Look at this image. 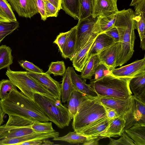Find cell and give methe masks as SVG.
<instances>
[{"label":"cell","instance_id":"f1b7e54d","mask_svg":"<svg viewBox=\"0 0 145 145\" xmlns=\"http://www.w3.org/2000/svg\"><path fill=\"white\" fill-rule=\"evenodd\" d=\"M85 95L76 90L74 91L71 93L67 102L68 109L71 119L76 114L78 107Z\"/></svg>","mask_w":145,"mask_h":145},{"label":"cell","instance_id":"d6986e66","mask_svg":"<svg viewBox=\"0 0 145 145\" xmlns=\"http://www.w3.org/2000/svg\"><path fill=\"white\" fill-rule=\"evenodd\" d=\"M125 120L123 117L119 116L109 119L108 126L100 135L104 138L121 136L124 131Z\"/></svg>","mask_w":145,"mask_h":145},{"label":"cell","instance_id":"816d5d0a","mask_svg":"<svg viewBox=\"0 0 145 145\" xmlns=\"http://www.w3.org/2000/svg\"><path fill=\"white\" fill-rule=\"evenodd\" d=\"M10 22L11 21H10L6 18L0 15V23L9 22Z\"/></svg>","mask_w":145,"mask_h":145},{"label":"cell","instance_id":"74e56055","mask_svg":"<svg viewBox=\"0 0 145 145\" xmlns=\"http://www.w3.org/2000/svg\"><path fill=\"white\" fill-rule=\"evenodd\" d=\"M120 138L115 140L109 137V145H135L134 141L124 131L121 135Z\"/></svg>","mask_w":145,"mask_h":145},{"label":"cell","instance_id":"f6af8a7d","mask_svg":"<svg viewBox=\"0 0 145 145\" xmlns=\"http://www.w3.org/2000/svg\"><path fill=\"white\" fill-rule=\"evenodd\" d=\"M103 106L105 110L106 116L108 119H114L119 116L115 109L104 106Z\"/></svg>","mask_w":145,"mask_h":145},{"label":"cell","instance_id":"bcb514c9","mask_svg":"<svg viewBox=\"0 0 145 145\" xmlns=\"http://www.w3.org/2000/svg\"><path fill=\"white\" fill-rule=\"evenodd\" d=\"M104 138L101 136L91 137L85 142L82 144L83 145H99V141Z\"/></svg>","mask_w":145,"mask_h":145},{"label":"cell","instance_id":"4316f807","mask_svg":"<svg viewBox=\"0 0 145 145\" xmlns=\"http://www.w3.org/2000/svg\"><path fill=\"white\" fill-rule=\"evenodd\" d=\"M101 63L98 54L91 57L81 72L80 75L84 80H91L98 66Z\"/></svg>","mask_w":145,"mask_h":145},{"label":"cell","instance_id":"4fadbf2b","mask_svg":"<svg viewBox=\"0 0 145 145\" xmlns=\"http://www.w3.org/2000/svg\"><path fill=\"white\" fill-rule=\"evenodd\" d=\"M19 16L31 18L38 13L34 0H7Z\"/></svg>","mask_w":145,"mask_h":145},{"label":"cell","instance_id":"7402d4cb","mask_svg":"<svg viewBox=\"0 0 145 145\" xmlns=\"http://www.w3.org/2000/svg\"><path fill=\"white\" fill-rule=\"evenodd\" d=\"M76 89L74 85L71 77V67H68L63 76L61 84V98L62 102H67L72 92Z\"/></svg>","mask_w":145,"mask_h":145},{"label":"cell","instance_id":"3957f363","mask_svg":"<svg viewBox=\"0 0 145 145\" xmlns=\"http://www.w3.org/2000/svg\"><path fill=\"white\" fill-rule=\"evenodd\" d=\"M131 78L115 77L110 72L99 80H90L89 84L99 97L126 100L132 95L129 86Z\"/></svg>","mask_w":145,"mask_h":145},{"label":"cell","instance_id":"836d02e7","mask_svg":"<svg viewBox=\"0 0 145 145\" xmlns=\"http://www.w3.org/2000/svg\"><path fill=\"white\" fill-rule=\"evenodd\" d=\"M0 15L10 21H17L11 7L7 0H0Z\"/></svg>","mask_w":145,"mask_h":145},{"label":"cell","instance_id":"d6a6232c","mask_svg":"<svg viewBox=\"0 0 145 145\" xmlns=\"http://www.w3.org/2000/svg\"><path fill=\"white\" fill-rule=\"evenodd\" d=\"M93 1L79 0L80 17L79 19H83L92 15Z\"/></svg>","mask_w":145,"mask_h":145},{"label":"cell","instance_id":"2e32d148","mask_svg":"<svg viewBox=\"0 0 145 145\" xmlns=\"http://www.w3.org/2000/svg\"><path fill=\"white\" fill-rule=\"evenodd\" d=\"M115 43L114 40L104 33L97 36L89 52L87 62L92 56L97 55Z\"/></svg>","mask_w":145,"mask_h":145},{"label":"cell","instance_id":"8992f818","mask_svg":"<svg viewBox=\"0 0 145 145\" xmlns=\"http://www.w3.org/2000/svg\"><path fill=\"white\" fill-rule=\"evenodd\" d=\"M33 95L34 100L50 121L60 129L69 126L71 119V114L68 108L62 105L61 100L55 101L38 93H34Z\"/></svg>","mask_w":145,"mask_h":145},{"label":"cell","instance_id":"ab89813d","mask_svg":"<svg viewBox=\"0 0 145 145\" xmlns=\"http://www.w3.org/2000/svg\"><path fill=\"white\" fill-rule=\"evenodd\" d=\"M70 32V30L65 32L60 33L57 37L53 42V43L56 44L58 46L59 50L62 54L67 38Z\"/></svg>","mask_w":145,"mask_h":145},{"label":"cell","instance_id":"e575fe53","mask_svg":"<svg viewBox=\"0 0 145 145\" xmlns=\"http://www.w3.org/2000/svg\"><path fill=\"white\" fill-rule=\"evenodd\" d=\"M66 69L63 61L52 62L49 65L48 70L46 73L49 75L53 74L54 76H63Z\"/></svg>","mask_w":145,"mask_h":145},{"label":"cell","instance_id":"cb8c5ba5","mask_svg":"<svg viewBox=\"0 0 145 145\" xmlns=\"http://www.w3.org/2000/svg\"><path fill=\"white\" fill-rule=\"evenodd\" d=\"M76 26L70 30L63 53L61 54L62 57L65 58H68L70 60L74 56L76 41Z\"/></svg>","mask_w":145,"mask_h":145},{"label":"cell","instance_id":"ba28073f","mask_svg":"<svg viewBox=\"0 0 145 145\" xmlns=\"http://www.w3.org/2000/svg\"><path fill=\"white\" fill-rule=\"evenodd\" d=\"M97 19V17L94 18L91 15L84 19L78 20L76 25V41L74 56L84 47L93 35L101 33L94 28Z\"/></svg>","mask_w":145,"mask_h":145},{"label":"cell","instance_id":"6da1fadb","mask_svg":"<svg viewBox=\"0 0 145 145\" xmlns=\"http://www.w3.org/2000/svg\"><path fill=\"white\" fill-rule=\"evenodd\" d=\"M114 26L118 32V42L116 66H121L132 56L136 37L135 25L133 20L134 12L131 8L118 10L116 12Z\"/></svg>","mask_w":145,"mask_h":145},{"label":"cell","instance_id":"ac0fdd59","mask_svg":"<svg viewBox=\"0 0 145 145\" xmlns=\"http://www.w3.org/2000/svg\"><path fill=\"white\" fill-rule=\"evenodd\" d=\"M118 44V42H115L98 54L101 63L110 72L116 67Z\"/></svg>","mask_w":145,"mask_h":145},{"label":"cell","instance_id":"83f0119b","mask_svg":"<svg viewBox=\"0 0 145 145\" xmlns=\"http://www.w3.org/2000/svg\"><path fill=\"white\" fill-rule=\"evenodd\" d=\"M61 8L75 20L79 19V0H61Z\"/></svg>","mask_w":145,"mask_h":145},{"label":"cell","instance_id":"f35d334b","mask_svg":"<svg viewBox=\"0 0 145 145\" xmlns=\"http://www.w3.org/2000/svg\"><path fill=\"white\" fill-rule=\"evenodd\" d=\"M20 65L27 72L42 73L44 72L43 70L31 62L26 60H21L18 61Z\"/></svg>","mask_w":145,"mask_h":145},{"label":"cell","instance_id":"f907efd6","mask_svg":"<svg viewBox=\"0 0 145 145\" xmlns=\"http://www.w3.org/2000/svg\"><path fill=\"white\" fill-rule=\"evenodd\" d=\"M5 114L3 112L0 104V126L4 122L3 118Z\"/></svg>","mask_w":145,"mask_h":145},{"label":"cell","instance_id":"5b68a950","mask_svg":"<svg viewBox=\"0 0 145 145\" xmlns=\"http://www.w3.org/2000/svg\"><path fill=\"white\" fill-rule=\"evenodd\" d=\"M6 74L9 79L25 95L34 100L33 94L38 93L46 96L55 101L59 100L47 88L36 80L26 71H14L7 68Z\"/></svg>","mask_w":145,"mask_h":145},{"label":"cell","instance_id":"1f68e13d","mask_svg":"<svg viewBox=\"0 0 145 145\" xmlns=\"http://www.w3.org/2000/svg\"><path fill=\"white\" fill-rule=\"evenodd\" d=\"M19 25L17 21L0 23V43L6 36L16 29Z\"/></svg>","mask_w":145,"mask_h":145},{"label":"cell","instance_id":"f546056e","mask_svg":"<svg viewBox=\"0 0 145 145\" xmlns=\"http://www.w3.org/2000/svg\"><path fill=\"white\" fill-rule=\"evenodd\" d=\"M91 137H88L78 133L76 131L69 132L66 135L61 137L53 138L54 140L61 141L71 144H83Z\"/></svg>","mask_w":145,"mask_h":145},{"label":"cell","instance_id":"db71d44e","mask_svg":"<svg viewBox=\"0 0 145 145\" xmlns=\"http://www.w3.org/2000/svg\"><path fill=\"white\" fill-rule=\"evenodd\" d=\"M43 144H41L43 145H51L53 144V142H52L51 141L49 140H45L43 141Z\"/></svg>","mask_w":145,"mask_h":145},{"label":"cell","instance_id":"b9f144b4","mask_svg":"<svg viewBox=\"0 0 145 145\" xmlns=\"http://www.w3.org/2000/svg\"><path fill=\"white\" fill-rule=\"evenodd\" d=\"M106 71H108L106 66L103 63H101L97 67L95 72L94 74V78L93 80H96L103 78L105 75L109 73H106Z\"/></svg>","mask_w":145,"mask_h":145},{"label":"cell","instance_id":"f5cc1de1","mask_svg":"<svg viewBox=\"0 0 145 145\" xmlns=\"http://www.w3.org/2000/svg\"><path fill=\"white\" fill-rule=\"evenodd\" d=\"M143 0H132L130 5V6H135L136 4H137Z\"/></svg>","mask_w":145,"mask_h":145},{"label":"cell","instance_id":"7c38bea8","mask_svg":"<svg viewBox=\"0 0 145 145\" xmlns=\"http://www.w3.org/2000/svg\"><path fill=\"white\" fill-rule=\"evenodd\" d=\"M28 74L61 100V84L45 72H27Z\"/></svg>","mask_w":145,"mask_h":145},{"label":"cell","instance_id":"30bf717a","mask_svg":"<svg viewBox=\"0 0 145 145\" xmlns=\"http://www.w3.org/2000/svg\"><path fill=\"white\" fill-rule=\"evenodd\" d=\"M145 72V57L136 60L128 65L115 68L110 71L115 77H127L133 78Z\"/></svg>","mask_w":145,"mask_h":145},{"label":"cell","instance_id":"603a6c76","mask_svg":"<svg viewBox=\"0 0 145 145\" xmlns=\"http://www.w3.org/2000/svg\"><path fill=\"white\" fill-rule=\"evenodd\" d=\"M124 131L135 145H145V123H137Z\"/></svg>","mask_w":145,"mask_h":145},{"label":"cell","instance_id":"9c48e42d","mask_svg":"<svg viewBox=\"0 0 145 145\" xmlns=\"http://www.w3.org/2000/svg\"><path fill=\"white\" fill-rule=\"evenodd\" d=\"M130 110L123 117L125 120L124 131L137 123H145V103L132 95Z\"/></svg>","mask_w":145,"mask_h":145},{"label":"cell","instance_id":"277c9868","mask_svg":"<svg viewBox=\"0 0 145 145\" xmlns=\"http://www.w3.org/2000/svg\"><path fill=\"white\" fill-rule=\"evenodd\" d=\"M97 97L85 96L73 118L72 126L74 130L81 129L98 120L107 118L105 108Z\"/></svg>","mask_w":145,"mask_h":145},{"label":"cell","instance_id":"9a60e30c","mask_svg":"<svg viewBox=\"0 0 145 145\" xmlns=\"http://www.w3.org/2000/svg\"><path fill=\"white\" fill-rule=\"evenodd\" d=\"M99 34L93 35L88 42L70 60L72 61L73 67L77 71L81 72L87 63L89 52L95 38Z\"/></svg>","mask_w":145,"mask_h":145},{"label":"cell","instance_id":"d4e9b609","mask_svg":"<svg viewBox=\"0 0 145 145\" xmlns=\"http://www.w3.org/2000/svg\"><path fill=\"white\" fill-rule=\"evenodd\" d=\"M135 29L137 30L140 40V48L145 49V12H135L133 16Z\"/></svg>","mask_w":145,"mask_h":145},{"label":"cell","instance_id":"4dcf8cb0","mask_svg":"<svg viewBox=\"0 0 145 145\" xmlns=\"http://www.w3.org/2000/svg\"><path fill=\"white\" fill-rule=\"evenodd\" d=\"M12 50L5 45L0 46V70L9 67L13 63Z\"/></svg>","mask_w":145,"mask_h":145},{"label":"cell","instance_id":"8d00e7d4","mask_svg":"<svg viewBox=\"0 0 145 145\" xmlns=\"http://www.w3.org/2000/svg\"><path fill=\"white\" fill-rule=\"evenodd\" d=\"M17 87L8 79H2L0 81V99H3L7 95L9 92Z\"/></svg>","mask_w":145,"mask_h":145},{"label":"cell","instance_id":"e0dca14e","mask_svg":"<svg viewBox=\"0 0 145 145\" xmlns=\"http://www.w3.org/2000/svg\"><path fill=\"white\" fill-rule=\"evenodd\" d=\"M109 120L107 118L99 119L76 131L78 133L88 137H93L100 136L108 126Z\"/></svg>","mask_w":145,"mask_h":145},{"label":"cell","instance_id":"7dc6e473","mask_svg":"<svg viewBox=\"0 0 145 145\" xmlns=\"http://www.w3.org/2000/svg\"><path fill=\"white\" fill-rule=\"evenodd\" d=\"M135 12H145V0H143L135 6Z\"/></svg>","mask_w":145,"mask_h":145},{"label":"cell","instance_id":"c3c4849f","mask_svg":"<svg viewBox=\"0 0 145 145\" xmlns=\"http://www.w3.org/2000/svg\"><path fill=\"white\" fill-rule=\"evenodd\" d=\"M42 143L41 140H31L22 142L19 145H41Z\"/></svg>","mask_w":145,"mask_h":145},{"label":"cell","instance_id":"d590c367","mask_svg":"<svg viewBox=\"0 0 145 145\" xmlns=\"http://www.w3.org/2000/svg\"><path fill=\"white\" fill-rule=\"evenodd\" d=\"M34 131L40 133H50L55 132L53 129L52 123L35 121L31 125Z\"/></svg>","mask_w":145,"mask_h":145},{"label":"cell","instance_id":"52a82bcc","mask_svg":"<svg viewBox=\"0 0 145 145\" xmlns=\"http://www.w3.org/2000/svg\"><path fill=\"white\" fill-rule=\"evenodd\" d=\"M35 120L33 119L8 116L7 123L0 126V140L16 138L28 135L34 131L31 125Z\"/></svg>","mask_w":145,"mask_h":145},{"label":"cell","instance_id":"8fae6325","mask_svg":"<svg viewBox=\"0 0 145 145\" xmlns=\"http://www.w3.org/2000/svg\"><path fill=\"white\" fill-rule=\"evenodd\" d=\"M97 98L103 105L115 109L119 116L123 117L130 110L133 104L132 95L126 100L98 96Z\"/></svg>","mask_w":145,"mask_h":145},{"label":"cell","instance_id":"7bdbcfd3","mask_svg":"<svg viewBox=\"0 0 145 145\" xmlns=\"http://www.w3.org/2000/svg\"><path fill=\"white\" fill-rule=\"evenodd\" d=\"M35 4L38 13L40 14L41 19L46 20V17L44 3V0H34Z\"/></svg>","mask_w":145,"mask_h":145},{"label":"cell","instance_id":"ee69618b","mask_svg":"<svg viewBox=\"0 0 145 145\" xmlns=\"http://www.w3.org/2000/svg\"><path fill=\"white\" fill-rule=\"evenodd\" d=\"M103 33L111 37L115 42H119V39L118 31L116 27L114 26Z\"/></svg>","mask_w":145,"mask_h":145},{"label":"cell","instance_id":"ffe728a7","mask_svg":"<svg viewBox=\"0 0 145 145\" xmlns=\"http://www.w3.org/2000/svg\"><path fill=\"white\" fill-rule=\"evenodd\" d=\"M71 77L72 82L77 91L88 97L98 96L94 89L90 85L86 83V80L82 79L80 75L75 72L73 67H71Z\"/></svg>","mask_w":145,"mask_h":145},{"label":"cell","instance_id":"681fc988","mask_svg":"<svg viewBox=\"0 0 145 145\" xmlns=\"http://www.w3.org/2000/svg\"><path fill=\"white\" fill-rule=\"evenodd\" d=\"M57 8L59 10L62 9L61 0H47Z\"/></svg>","mask_w":145,"mask_h":145},{"label":"cell","instance_id":"5bb4252c","mask_svg":"<svg viewBox=\"0 0 145 145\" xmlns=\"http://www.w3.org/2000/svg\"><path fill=\"white\" fill-rule=\"evenodd\" d=\"M117 0H93L92 16L95 18L99 16H107L118 10Z\"/></svg>","mask_w":145,"mask_h":145},{"label":"cell","instance_id":"7a4b0ae2","mask_svg":"<svg viewBox=\"0 0 145 145\" xmlns=\"http://www.w3.org/2000/svg\"><path fill=\"white\" fill-rule=\"evenodd\" d=\"M2 109L8 116L33 119L40 122L50 121L36 102L26 97L17 88L9 92L7 96L0 100Z\"/></svg>","mask_w":145,"mask_h":145},{"label":"cell","instance_id":"44dd1931","mask_svg":"<svg viewBox=\"0 0 145 145\" xmlns=\"http://www.w3.org/2000/svg\"><path fill=\"white\" fill-rule=\"evenodd\" d=\"M129 86L133 95L145 103V72L131 78Z\"/></svg>","mask_w":145,"mask_h":145},{"label":"cell","instance_id":"484cf974","mask_svg":"<svg viewBox=\"0 0 145 145\" xmlns=\"http://www.w3.org/2000/svg\"><path fill=\"white\" fill-rule=\"evenodd\" d=\"M116 17V12L107 16L97 17L94 28L101 33L104 32L114 26Z\"/></svg>","mask_w":145,"mask_h":145},{"label":"cell","instance_id":"60d3db41","mask_svg":"<svg viewBox=\"0 0 145 145\" xmlns=\"http://www.w3.org/2000/svg\"><path fill=\"white\" fill-rule=\"evenodd\" d=\"M44 0L45 12L47 18L57 17L59 11L58 9L48 0Z\"/></svg>","mask_w":145,"mask_h":145}]
</instances>
